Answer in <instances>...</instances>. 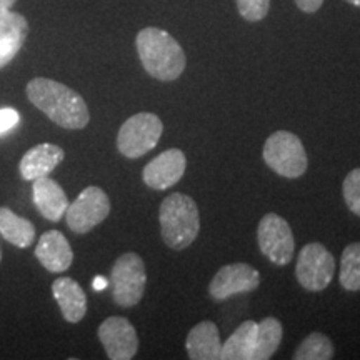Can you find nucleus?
<instances>
[{
	"mask_svg": "<svg viewBox=\"0 0 360 360\" xmlns=\"http://www.w3.org/2000/svg\"><path fill=\"white\" fill-rule=\"evenodd\" d=\"M103 287H107V281H105V278H102V277H97L96 281H94V289L102 290Z\"/></svg>",
	"mask_w": 360,
	"mask_h": 360,
	"instance_id": "nucleus-29",
	"label": "nucleus"
},
{
	"mask_svg": "<svg viewBox=\"0 0 360 360\" xmlns=\"http://www.w3.org/2000/svg\"><path fill=\"white\" fill-rule=\"evenodd\" d=\"M98 340L110 360H130L139 350V337L135 327L125 317H109L98 327Z\"/></svg>",
	"mask_w": 360,
	"mask_h": 360,
	"instance_id": "nucleus-11",
	"label": "nucleus"
},
{
	"mask_svg": "<svg viewBox=\"0 0 360 360\" xmlns=\"http://www.w3.org/2000/svg\"><path fill=\"white\" fill-rule=\"evenodd\" d=\"M52 295L60 307L62 317L70 323H79L87 314V295L79 282L70 277H58L52 283Z\"/></svg>",
	"mask_w": 360,
	"mask_h": 360,
	"instance_id": "nucleus-17",
	"label": "nucleus"
},
{
	"mask_svg": "<svg viewBox=\"0 0 360 360\" xmlns=\"http://www.w3.org/2000/svg\"><path fill=\"white\" fill-rule=\"evenodd\" d=\"M349 4H352V6H355V7H360V0H347Z\"/></svg>",
	"mask_w": 360,
	"mask_h": 360,
	"instance_id": "nucleus-30",
	"label": "nucleus"
},
{
	"mask_svg": "<svg viewBox=\"0 0 360 360\" xmlns=\"http://www.w3.org/2000/svg\"><path fill=\"white\" fill-rule=\"evenodd\" d=\"M35 257L52 274H62L74 262V252L65 236L58 231H47L40 236Z\"/></svg>",
	"mask_w": 360,
	"mask_h": 360,
	"instance_id": "nucleus-13",
	"label": "nucleus"
},
{
	"mask_svg": "<svg viewBox=\"0 0 360 360\" xmlns=\"http://www.w3.org/2000/svg\"><path fill=\"white\" fill-rule=\"evenodd\" d=\"M19 112L13 109H0V134L7 132L19 124Z\"/></svg>",
	"mask_w": 360,
	"mask_h": 360,
	"instance_id": "nucleus-26",
	"label": "nucleus"
},
{
	"mask_svg": "<svg viewBox=\"0 0 360 360\" xmlns=\"http://www.w3.org/2000/svg\"><path fill=\"white\" fill-rule=\"evenodd\" d=\"M187 167V157L179 148H169L152 159L143 167L142 179L147 187L154 191H167L184 177Z\"/></svg>",
	"mask_w": 360,
	"mask_h": 360,
	"instance_id": "nucleus-12",
	"label": "nucleus"
},
{
	"mask_svg": "<svg viewBox=\"0 0 360 360\" xmlns=\"http://www.w3.org/2000/svg\"><path fill=\"white\" fill-rule=\"evenodd\" d=\"M65 159L64 148L56 146V143H39L27 150L20 160L19 170L24 180H37L40 177H49L56 167L62 164Z\"/></svg>",
	"mask_w": 360,
	"mask_h": 360,
	"instance_id": "nucleus-14",
	"label": "nucleus"
},
{
	"mask_svg": "<svg viewBox=\"0 0 360 360\" xmlns=\"http://www.w3.org/2000/svg\"><path fill=\"white\" fill-rule=\"evenodd\" d=\"M110 214V200L101 187L90 186L67 207L65 220L72 232L87 233Z\"/></svg>",
	"mask_w": 360,
	"mask_h": 360,
	"instance_id": "nucleus-8",
	"label": "nucleus"
},
{
	"mask_svg": "<svg viewBox=\"0 0 360 360\" xmlns=\"http://www.w3.org/2000/svg\"><path fill=\"white\" fill-rule=\"evenodd\" d=\"M295 4H297V7H299L302 12L314 13L322 7L323 0H295Z\"/></svg>",
	"mask_w": 360,
	"mask_h": 360,
	"instance_id": "nucleus-27",
	"label": "nucleus"
},
{
	"mask_svg": "<svg viewBox=\"0 0 360 360\" xmlns=\"http://www.w3.org/2000/svg\"><path fill=\"white\" fill-rule=\"evenodd\" d=\"M0 236L8 244L27 249L35 240V225L7 207H0Z\"/></svg>",
	"mask_w": 360,
	"mask_h": 360,
	"instance_id": "nucleus-19",
	"label": "nucleus"
},
{
	"mask_svg": "<svg viewBox=\"0 0 360 360\" xmlns=\"http://www.w3.org/2000/svg\"><path fill=\"white\" fill-rule=\"evenodd\" d=\"M259 249L270 262L287 265L294 257L295 240L289 222L277 214L264 215L257 227Z\"/></svg>",
	"mask_w": 360,
	"mask_h": 360,
	"instance_id": "nucleus-9",
	"label": "nucleus"
},
{
	"mask_svg": "<svg viewBox=\"0 0 360 360\" xmlns=\"http://www.w3.org/2000/svg\"><path fill=\"white\" fill-rule=\"evenodd\" d=\"M32 197L34 204L42 217L51 222H58L62 220L67 207H69V199L56 180L49 177H40L32 182Z\"/></svg>",
	"mask_w": 360,
	"mask_h": 360,
	"instance_id": "nucleus-16",
	"label": "nucleus"
},
{
	"mask_svg": "<svg viewBox=\"0 0 360 360\" xmlns=\"http://www.w3.org/2000/svg\"><path fill=\"white\" fill-rule=\"evenodd\" d=\"M264 162L274 172L285 179H297L309 165L304 143L289 130H277L265 141Z\"/></svg>",
	"mask_w": 360,
	"mask_h": 360,
	"instance_id": "nucleus-4",
	"label": "nucleus"
},
{
	"mask_svg": "<svg viewBox=\"0 0 360 360\" xmlns=\"http://www.w3.org/2000/svg\"><path fill=\"white\" fill-rule=\"evenodd\" d=\"M186 349L192 360H219L222 352V340L217 326L210 321L197 323L188 332Z\"/></svg>",
	"mask_w": 360,
	"mask_h": 360,
	"instance_id": "nucleus-18",
	"label": "nucleus"
},
{
	"mask_svg": "<svg viewBox=\"0 0 360 360\" xmlns=\"http://www.w3.org/2000/svg\"><path fill=\"white\" fill-rule=\"evenodd\" d=\"M164 124L155 114L141 112L129 117L117 135V148L127 159H139L159 143Z\"/></svg>",
	"mask_w": 360,
	"mask_h": 360,
	"instance_id": "nucleus-6",
	"label": "nucleus"
},
{
	"mask_svg": "<svg viewBox=\"0 0 360 360\" xmlns=\"http://www.w3.org/2000/svg\"><path fill=\"white\" fill-rule=\"evenodd\" d=\"M270 0H237L238 13L249 22H259L267 17Z\"/></svg>",
	"mask_w": 360,
	"mask_h": 360,
	"instance_id": "nucleus-25",
	"label": "nucleus"
},
{
	"mask_svg": "<svg viewBox=\"0 0 360 360\" xmlns=\"http://www.w3.org/2000/svg\"><path fill=\"white\" fill-rule=\"evenodd\" d=\"M335 274V259L326 247L312 242L302 247L297 257L295 276L305 290L321 292L327 289Z\"/></svg>",
	"mask_w": 360,
	"mask_h": 360,
	"instance_id": "nucleus-7",
	"label": "nucleus"
},
{
	"mask_svg": "<svg viewBox=\"0 0 360 360\" xmlns=\"http://www.w3.org/2000/svg\"><path fill=\"white\" fill-rule=\"evenodd\" d=\"M342 193L350 212L360 217V169H354L347 174L342 186Z\"/></svg>",
	"mask_w": 360,
	"mask_h": 360,
	"instance_id": "nucleus-24",
	"label": "nucleus"
},
{
	"mask_svg": "<svg viewBox=\"0 0 360 360\" xmlns=\"http://www.w3.org/2000/svg\"><path fill=\"white\" fill-rule=\"evenodd\" d=\"M257 339V322L245 321L236 328V332L222 342V360H252V352Z\"/></svg>",
	"mask_w": 360,
	"mask_h": 360,
	"instance_id": "nucleus-20",
	"label": "nucleus"
},
{
	"mask_svg": "<svg viewBox=\"0 0 360 360\" xmlns=\"http://www.w3.org/2000/svg\"><path fill=\"white\" fill-rule=\"evenodd\" d=\"M0 260H2V250H0Z\"/></svg>",
	"mask_w": 360,
	"mask_h": 360,
	"instance_id": "nucleus-31",
	"label": "nucleus"
},
{
	"mask_svg": "<svg viewBox=\"0 0 360 360\" xmlns=\"http://www.w3.org/2000/svg\"><path fill=\"white\" fill-rule=\"evenodd\" d=\"M25 90L30 103L58 127L72 130L87 127L90 120L89 107L75 90L45 77L32 79Z\"/></svg>",
	"mask_w": 360,
	"mask_h": 360,
	"instance_id": "nucleus-1",
	"label": "nucleus"
},
{
	"mask_svg": "<svg viewBox=\"0 0 360 360\" xmlns=\"http://www.w3.org/2000/svg\"><path fill=\"white\" fill-rule=\"evenodd\" d=\"M283 327L281 321L276 317H265L262 322L257 323V339L252 352V360H267L277 352L282 342Z\"/></svg>",
	"mask_w": 360,
	"mask_h": 360,
	"instance_id": "nucleus-21",
	"label": "nucleus"
},
{
	"mask_svg": "<svg viewBox=\"0 0 360 360\" xmlns=\"http://www.w3.org/2000/svg\"><path fill=\"white\" fill-rule=\"evenodd\" d=\"M147 285L146 264L141 255L127 252L115 260L110 272V287L114 302L130 309L142 300Z\"/></svg>",
	"mask_w": 360,
	"mask_h": 360,
	"instance_id": "nucleus-5",
	"label": "nucleus"
},
{
	"mask_svg": "<svg viewBox=\"0 0 360 360\" xmlns=\"http://www.w3.org/2000/svg\"><path fill=\"white\" fill-rule=\"evenodd\" d=\"M334 344L327 335L314 332L305 337L294 354L295 360H330L334 357Z\"/></svg>",
	"mask_w": 360,
	"mask_h": 360,
	"instance_id": "nucleus-23",
	"label": "nucleus"
},
{
	"mask_svg": "<svg viewBox=\"0 0 360 360\" xmlns=\"http://www.w3.org/2000/svg\"><path fill=\"white\" fill-rule=\"evenodd\" d=\"M29 22L22 13L7 11L0 13V69L11 64L24 47Z\"/></svg>",
	"mask_w": 360,
	"mask_h": 360,
	"instance_id": "nucleus-15",
	"label": "nucleus"
},
{
	"mask_svg": "<svg viewBox=\"0 0 360 360\" xmlns=\"http://www.w3.org/2000/svg\"><path fill=\"white\" fill-rule=\"evenodd\" d=\"M162 238L165 245L182 250L195 240L200 232L199 207L186 193H170L165 197L159 212Z\"/></svg>",
	"mask_w": 360,
	"mask_h": 360,
	"instance_id": "nucleus-3",
	"label": "nucleus"
},
{
	"mask_svg": "<svg viewBox=\"0 0 360 360\" xmlns=\"http://www.w3.org/2000/svg\"><path fill=\"white\" fill-rule=\"evenodd\" d=\"M339 281L345 290H360V242H354L342 252Z\"/></svg>",
	"mask_w": 360,
	"mask_h": 360,
	"instance_id": "nucleus-22",
	"label": "nucleus"
},
{
	"mask_svg": "<svg viewBox=\"0 0 360 360\" xmlns=\"http://www.w3.org/2000/svg\"><path fill=\"white\" fill-rule=\"evenodd\" d=\"M135 47L143 69L150 77L172 82L186 70V52L172 35L157 27H147L137 34Z\"/></svg>",
	"mask_w": 360,
	"mask_h": 360,
	"instance_id": "nucleus-2",
	"label": "nucleus"
},
{
	"mask_svg": "<svg viewBox=\"0 0 360 360\" xmlns=\"http://www.w3.org/2000/svg\"><path fill=\"white\" fill-rule=\"evenodd\" d=\"M260 274L252 265L236 262L224 265L209 283V295L214 300H227L237 294H245L259 287Z\"/></svg>",
	"mask_w": 360,
	"mask_h": 360,
	"instance_id": "nucleus-10",
	"label": "nucleus"
},
{
	"mask_svg": "<svg viewBox=\"0 0 360 360\" xmlns=\"http://www.w3.org/2000/svg\"><path fill=\"white\" fill-rule=\"evenodd\" d=\"M15 2H17V0H0V13L12 11L13 4H15Z\"/></svg>",
	"mask_w": 360,
	"mask_h": 360,
	"instance_id": "nucleus-28",
	"label": "nucleus"
}]
</instances>
